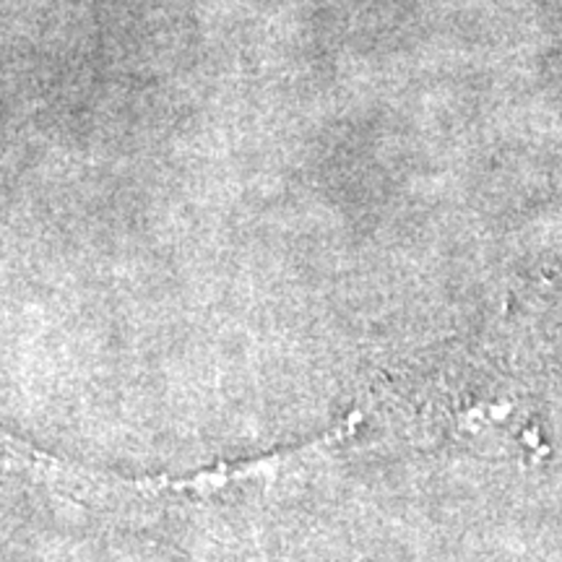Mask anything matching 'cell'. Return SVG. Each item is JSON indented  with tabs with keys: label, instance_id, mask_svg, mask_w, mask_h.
<instances>
[]
</instances>
